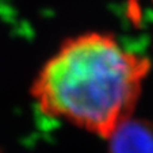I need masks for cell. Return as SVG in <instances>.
I'll use <instances>...</instances> for the list:
<instances>
[{
    "label": "cell",
    "mask_w": 153,
    "mask_h": 153,
    "mask_svg": "<svg viewBox=\"0 0 153 153\" xmlns=\"http://www.w3.org/2000/svg\"><path fill=\"white\" fill-rule=\"evenodd\" d=\"M149 69L148 58L126 52L114 37L87 33L61 45L31 94L46 115L108 138L130 118Z\"/></svg>",
    "instance_id": "6da1fadb"
},
{
    "label": "cell",
    "mask_w": 153,
    "mask_h": 153,
    "mask_svg": "<svg viewBox=\"0 0 153 153\" xmlns=\"http://www.w3.org/2000/svg\"><path fill=\"white\" fill-rule=\"evenodd\" d=\"M152 3H153V0H152Z\"/></svg>",
    "instance_id": "3957f363"
},
{
    "label": "cell",
    "mask_w": 153,
    "mask_h": 153,
    "mask_svg": "<svg viewBox=\"0 0 153 153\" xmlns=\"http://www.w3.org/2000/svg\"><path fill=\"white\" fill-rule=\"evenodd\" d=\"M108 140V153H153V121L127 118Z\"/></svg>",
    "instance_id": "7a4b0ae2"
}]
</instances>
